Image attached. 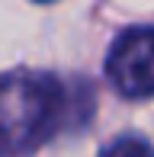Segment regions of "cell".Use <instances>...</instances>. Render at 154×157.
Masks as SVG:
<instances>
[{"label": "cell", "mask_w": 154, "mask_h": 157, "mask_svg": "<svg viewBox=\"0 0 154 157\" xmlns=\"http://www.w3.org/2000/svg\"><path fill=\"white\" fill-rule=\"evenodd\" d=\"M71 109L64 83L52 74L0 77V157H26L42 147Z\"/></svg>", "instance_id": "cell-1"}, {"label": "cell", "mask_w": 154, "mask_h": 157, "mask_svg": "<svg viewBox=\"0 0 154 157\" xmlns=\"http://www.w3.org/2000/svg\"><path fill=\"white\" fill-rule=\"evenodd\" d=\"M106 77L122 96H154V26H132L113 42Z\"/></svg>", "instance_id": "cell-2"}, {"label": "cell", "mask_w": 154, "mask_h": 157, "mask_svg": "<svg viewBox=\"0 0 154 157\" xmlns=\"http://www.w3.org/2000/svg\"><path fill=\"white\" fill-rule=\"evenodd\" d=\"M100 157H154V147H151L144 138L125 135V138H116Z\"/></svg>", "instance_id": "cell-3"}]
</instances>
